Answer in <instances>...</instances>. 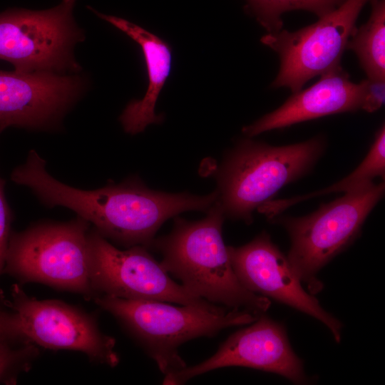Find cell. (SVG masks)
<instances>
[{"instance_id": "16", "label": "cell", "mask_w": 385, "mask_h": 385, "mask_svg": "<svg viewBox=\"0 0 385 385\" xmlns=\"http://www.w3.org/2000/svg\"><path fill=\"white\" fill-rule=\"evenodd\" d=\"M384 173L385 128L383 125L376 132L374 142L365 158L354 170L342 180L330 187L309 194L287 199L271 200L260 205L257 210L271 219L297 203L317 196L338 192L345 193L356 190L374 182L377 177L384 178Z\"/></svg>"}, {"instance_id": "13", "label": "cell", "mask_w": 385, "mask_h": 385, "mask_svg": "<svg viewBox=\"0 0 385 385\" xmlns=\"http://www.w3.org/2000/svg\"><path fill=\"white\" fill-rule=\"evenodd\" d=\"M77 76L0 70V128L49 129L82 91Z\"/></svg>"}, {"instance_id": "1", "label": "cell", "mask_w": 385, "mask_h": 385, "mask_svg": "<svg viewBox=\"0 0 385 385\" xmlns=\"http://www.w3.org/2000/svg\"><path fill=\"white\" fill-rule=\"evenodd\" d=\"M11 178L30 188L45 205L74 211L107 240L126 248L140 245L149 250L167 220L185 211L206 212L219 197L217 189L205 195L155 191L135 178L94 190H80L52 177L35 150Z\"/></svg>"}, {"instance_id": "14", "label": "cell", "mask_w": 385, "mask_h": 385, "mask_svg": "<svg viewBox=\"0 0 385 385\" xmlns=\"http://www.w3.org/2000/svg\"><path fill=\"white\" fill-rule=\"evenodd\" d=\"M361 83H354L341 66L324 73L307 89L293 93L284 104L264 115L242 132L252 137L271 130L323 117L361 109Z\"/></svg>"}, {"instance_id": "2", "label": "cell", "mask_w": 385, "mask_h": 385, "mask_svg": "<svg viewBox=\"0 0 385 385\" xmlns=\"http://www.w3.org/2000/svg\"><path fill=\"white\" fill-rule=\"evenodd\" d=\"M206 213L197 221L175 216L170 232L155 237L150 249L161 255L163 268L195 296L262 315L270 301L246 289L237 277L222 238L225 217L218 200Z\"/></svg>"}, {"instance_id": "17", "label": "cell", "mask_w": 385, "mask_h": 385, "mask_svg": "<svg viewBox=\"0 0 385 385\" xmlns=\"http://www.w3.org/2000/svg\"><path fill=\"white\" fill-rule=\"evenodd\" d=\"M371 15L367 22L356 28L346 48L358 56L368 78H385V1L370 0Z\"/></svg>"}, {"instance_id": "11", "label": "cell", "mask_w": 385, "mask_h": 385, "mask_svg": "<svg viewBox=\"0 0 385 385\" xmlns=\"http://www.w3.org/2000/svg\"><path fill=\"white\" fill-rule=\"evenodd\" d=\"M252 323L231 334L207 359L165 376L163 384H183L195 376L228 366L273 372L295 383L307 381L284 327L262 315Z\"/></svg>"}, {"instance_id": "22", "label": "cell", "mask_w": 385, "mask_h": 385, "mask_svg": "<svg viewBox=\"0 0 385 385\" xmlns=\"http://www.w3.org/2000/svg\"><path fill=\"white\" fill-rule=\"evenodd\" d=\"M1 337L28 342L22 332L16 314L14 311L7 312L0 307V337Z\"/></svg>"}, {"instance_id": "21", "label": "cell", "mask_w": 385, "mask_h": 385, "mask_svg": "<svg viewBox=\"0 0 385 385\" xmlns=\"http://www.w3.org/2000/svg\"><path fill=\"white\" fill-rule=\"evenodd\" d=\"M360 83L362 90L361 109L369 113L376 111L384 102V80L367 78Z\"/></svg>"}, {"instance_id": "8", "label": "cell", "mask_w": 385, "mask_h": 385, "mask_svg": "<svg viewBox=\"0 0 385 385\" xmlns=\"http://www.w3.org/2000/svg\"><path fill=\"white\" fill-rule=\"evenodd\" d=\"M369 1L346 0L313 24L296 31L280 30L264 35L261 42L280 59L273 86L295 93L312 78L339 66L359 14Z\"/></svg>"}, {"instance_id": "3", "label": "cell", "mask_w": 385, "mask_h": 385, "mask_svg": "<svg viewBox=\"0 0 385 385\" xmlns=\"http://www.w3.org/2000/svg\"><path fill=\"white\" fill-rule=\"evenodd\" d=\"M93 300L118 321L165 376L187 366L178 350L185 342L212 337L227 327L250 324L260 317L245 309L220 305L175 306L108 295L96 296Z\"/></svg>"}, {"instance_id": "7", "label": "cell", "mask_w": 385, "mask_h": 385, "mask_svg": "<svg viewBox=\"0 0 385 385\" xmlns=\"http://www.w3.org/2000/svg\"><path fill=\"white\" fill-rule=\"evenodd\" d=\"M76 0L51 9H10L0 13V59L19 73L77 71L74 45L83 36L73 18Z\"/></svg>"}, {"instance_id": "18", "label": "cell", "mask_w": 385, "mask_h": 385, "mask_svg": "<svg viewBox=\"0 0 385 385\" xmlns=\"http://www.w3.org/2000/svg\"><path fill=\"white\" fill-rule=\"evenodd\" d=\"M247 9L267 31L282 30V15L293 10H305L321 17L339 7L346 0H246Z\"/></svg>"}, {"instance_id": "10", "label": "cell", "mask_w": 385, "mask_h": 385, "mask_svg": "<svg viewBox=\"0 0 385 385\" xmlns=\"http://www.w3.org/2000/svg\"><path fill=\"white\" fill-rule=\"evenodd\" d=\"M6 302L16 314L26 339L50 349L77 351L111 367L120 361L115 340L104 334L94 315L60 300H39L29 296L19 284L11 287Z\"/></svg>"}, {"instance_id": "5", "label": "cell", "mask_w": 385, "mask_h": 385, "mask_svg": "<svg viewBox=\"0 0 385 385\" xmlns=\"http://www.w3.org/2000/svg\"><path fill=\"white\" fill-rule=\"evenodd\" d=\"M89 222L80 216L43 222L11 232L3 274L93 299L90 282Z\"/></svg>"}, {"instance_id": "9", "label": "cell", "mask_w": 385, "mask_h": 385, "mask_svg": "<svg viewBox=\"0 0 385 385\" xmlns=\"http://www.w3.org/2000/svg\"><path fill=\"white\" fill-rule=\"evenodd\" d=\"M88 243L94 297L108 295L183 305H217L195 296L174 281L145 247L120 250L94 227L90 229Z\"/></svg>"}, {"instance_id": "4", "label": "cell", "mask_w": 385, "mask_h": 385, "mask_svg": "<svg viewBox=\"0 0 385 385\" xmlns=\"http://www.w3.org/2000/svg\"><path fill=\"white\" fill-rule=\"evenodd\" d=\"M317 136L299 143L273 146L240 142L217 169L218 201L225 217L252 223V213L287 184L307 175L324 152Z\"/></svg>"}, {"instance_id": "19", "label": "cell", "mask_w": 385, "mask_h": 385, "mask_svg": "<svg viewBox=\"0 0 385 385\" xmlns=\"http://www.w3.org/2000/svg\"><path fill=\"white\" fill-rule=\"evenodd\" d=\"M38 354L34 343L0 337V383L16 384L21 373L30 370Z\"/></svg>"}, {"instance_id": "15", "label": "cell", "mask_w": 385, "mask_h": 385, "mask_svg": "<svg viewBox=\"0 0 385 385\" xmlns=\"http://www.w3.org/2000/svg\"><path fill=\"white\" fill-rule=\"evenodd\" d=\"M94 11L135 41L143 51L148 78L145 95L140 100L130 101L119 118L126 133L137 134L148 125L160 123L163 120L162 115L155 113V106L170 73L171 48L165 41L137 24L120 17Z\"/></svg>"}, {"instance_id": "12", "label": "cell", "mask_w": 385, "mask_h": 385, "mask_svg": "<svg viewBox=\"0 0 385 385\" xmlns=\"http://www.w3.org/2000/svg\"><path fill=\"white\" fill-rule=\"evenodd\" d=\"M232 269L253 293L270 297L319 320L340 342L342 324L302 287L290 263L266 232L240 246H227Z\"/></svg>"}, {"instance_id": "6", "label": "cell", "mask_w": 385, "mask_h": 385, "mask_svg": "<svg viewBox=\"0 0 385 385\" xmlns=\"http://www.w3.org/2000/svg\"><path fill=\"white\" fill-rule=\"evenodd\" d=\"M384 182H371L298 217L271 220L287 231V259L300 281L314 284L317 272L359 235L366 217L382 198Z\"/></svg>"}, {"instance_id": "20", "label": "cell", "mask_w": 385, "mask_h": 385, "mask_svg": "<svg viewBox=\"0 0 385 385\" xmlns=\"http://www.w3.org/2000/svg\"><path fill=\"white\" fill-rule=\"evenodd\" d=\"M3 130L0 128V133ZM4 180L0 178V275L3 274L6 254L11 236L12 214L4 194ZM4 295L0 289V307L6 304Z\"/></svg>"}]
</instances>
